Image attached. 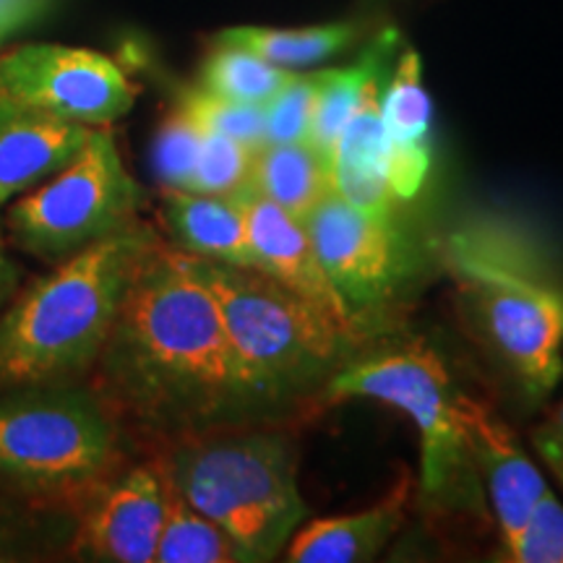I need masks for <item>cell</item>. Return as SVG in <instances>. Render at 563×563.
I'll use <instances>...</instances> for the list:
<instances>
[{"mask_svg":"<svg viewBox=\"0 0 563 563\" xmlns=\"http://www.w3.org/2000/svg\"><path fill=\"white\" fill-rule=\"evenodd\" d=\"M87 382L129 439L154 449L258 420L220 308L186 253L162 238L141 262Z\"/></svg>","mask_w":563,"mask_h":563,"instance_id":"6da1fadb","label":"cell"},{"mask_svg":"<svg viewBox=\"0 0 563 563\" xmlns=\"http://www.w3.org/2000/svg\"><path fill=\"white\" fill-rule=\"evenodd\" d=\"M157 230L133 222L87 245L0 311V389L87 382Z\"/></svg>","mask_w":563,"mask_h":563,"instance_id":"7a4b0ae2","label":"cell"},{"mask_svg":"<svg viewBox=\"0 0 563 563\" xmlns=\"http://www.w3.org/2000/svg\"><path fill=\"white\" fill-rule=\"evenodd\" d=\"M220 308L258 420H282L323 389L363 352V329L347 323L269 274L186 256Z\"/></svg>","mask_w":563,"mask_h":563,"instance_id":"3957f363","label":"cell"},{"mask_svg":"<svg viewBox=\"0 0 563 563\" xmlns=\"http://www.w3.org/2000/svg\"><path fill=\"white\" fill-rule=\"evenodd\" d=\"M441 264L527 399L563 376V282L540 245L511 224L464 222L441 241Z\"/></svg>","mask_w":563,"mask_h":563,"instance_id":"277c9868","label":"cell"},{"mask_svg":"<svg viewBox=\"0 0 563 563\" xmlns=\"http://www.w3.org/2000/svg\"><path fill=\"white\" fill-rule=\"evenodd\" d=\"M277 422H235L154 452L167 481L230 534L245 563L285 553L308 514L298 485V449Z\"/></svg>","mask_w":563,"mask_h":563,"instance_id":"5b68a950","label":"cell"},{"mask_svg":"<svg viewBox=\"0 0 563 563\" xmlns=\"http://www.w3.org/2000/svg\"><path fill=\"white\" fill-rule=\"evenodd\" d=\"M129 433L89 382L0 389V493L74 511L129 462Z\"/></svg>","mask_w":563,"mask_h":563,"instance_id":"8992f818","label":"cell"},{"mask_svg":"<svg viewBox=\"0 0 563 563\" xmlns=\"http://www.w3.org/2000/svg\"><path fill=\"white\" fill-rule=\"evenodd\" d=\"M378 399L402 410L420 433V501L433 514L483 509V485L454 412L456 389L426 344L361 352L323 389L327 402Z\"/></svg>","mask_w":563,"mask_h":563,"instance_id":"52a82bcc","label":"cell"},{"mask_svg":"<svg viewBox=\"0 0 563 563\" xmlns=\"http://www.w3.org/2000/svg\"><path fill=\"white\" fill-rule=\"evenodd\" d=\"M144 201L146 191L125 167L110 125H97L58 173L5 207L0 228L13 249L60 264L139 222Z\"/></svg>","mask_w":563,"mask_h":563,"instance_id":"ba28073f","label":"cell"},{"mask_svg":"<svg viewBox=\"0 0 563 563\" xmlns=\"http://www.w3.org/2000/svg\"><path fill=\"white\" fill-rule=\"evenodd\" d=\"M0 97L97 129L121 121L136 102V89L108 55L34 42L0 53Z\"/></svg>","mask_w":563,"mask_h":563,"instance_id":"9c48e42d","label":"cell"},{"mask_svg":"<svg viewBox=\"0 0 563 563\" xmlns=\"http://www.w3.org/2000/svg\"><path fill=\"white\" fill-rule=\"evenodd\" d=\"M306 230L329 282L357 321L391 300L410 274L402 224L373 220L334 191L308 217Z\"/></svg>","mask_w":563,"mask_h":563,"instance_id":"30bf717a","label":"cell"},{"mask_svg":"<svg viewBox=\"0 0 563 563\" xmlns=\"http://www.w3.org/2000/svg\"><path fill=\"white\" fill-rule=\"evenodd\" d=\"M70 553L104 563H152L165 519V473L157 456L123 462L70 511Z\"/></svg>","mask_w":563,"mask_h":563,"instance_id":"8fae6325","label":"cell"},{"mask_svg":"<svg viewBox=\"0 0 563 563\" xmlns=\"http://www.w3.org/2000/svg\"><path fill=\"white\" fill-rule=\"evenodd\" d=\"M454 412L475 473L488 493L504 551L514 543L548 485L511 428L488 405L456 391Z\"/></svg>","mask_w":563,"mask_h":563,"instance_id":"7c38bea8","label":"cell"},{"mask_svg":"<svg viewBox=\"0 0 563 563\" xmlns=\"http://www.w3.org/2000/svg\"><path fill=\"white\" fill-rule=\"evenodd\" d=\"M235 199L241 201L245 217L253 269L269 274L272 279L282 282L292 292H298L300 298L311 300L313 306L323 308L336 319L361 327V321L352 316L347 302L342 300V295L334 290L327 272H323L306 222L295 220L285 209L264 199L253 188L238 191Z\"/></svg>","mask_w":563,"mask_h":563,"instance_id":"4fadbf2b","label":"cell"},{"mask_svg":"<svg viewBox=\"0 0 563 563\" xmlns=\"http://www.w3.org/2000/svg\"><path fill=\"white\" fill-rule=\"evenodd\" d=\"M382 125L386 136V175L397 201H412L428 178L433 159V102L422 87V63L415 51L399 58L384 84Z\"/></svg>","mask_w":563,"mask_h":563,"instance_id":"5bb4252c","label":"cell"},{"mask_svg":"<svg viewBox=\"0 0 563 563\" xmlns=\"http://www.w3.org/2000/svg\"><path fill=\"white\" fill-rule=\"evenodd\" d=\"M89 133V125L60 121L0 97V220L16 196L58 173Z\"/></svg>","mask_w":563,"mask_h":563,"instance_id":"9a60e30c","label":"cell"},{"mask_svg":"<svg viewBox=\"0 0 563 563\" xmlns=\"http://www.w3.org/2000/svg\"><path fill=\"white\" fill-rule=\"evenodd\" d=\"M386 76L371 81L361 104L352 112L332 150L334 194L350 207L365 211L373 220H397V196L391 194L386 175V136L382 125V89Z\"/></svg>","mask_w":563,"mask_h":563,"instance_id":"2e32d148","label":"cell"},{"mask_svg":"<svg viewBox=\"0 0 563 563\" xmlns=\"http://www.w3.org/2000/svg\"><path fill=\"white\" fill-rule=\"evenodd\" d=\"M410 475H399L382 501L357 514L327 517L298 527L282 559L292 563H363L373 561L389 545L405 522L410 501Z\"/></svg>","mask_w":563,"mask_h":563,"instance_id":"e0dca14e","label":"cell"},{"mask_svg":"<svg viewBox=\"0 0 563 563\" xmlns=\"http://www.w3.org/2000/svg\"><path fill=\"white\" fill-rule=\"evenodd\" d=\"M162 222L173 249L194 258L253 269L245 217L235 196L162 188Z\"/></svg>","mask_w":563,"mask_h":563,"instance_id":"ac0fdd59","label":"cell"},{"mask_svg":"<svg viewBox=\"0 0 563 563\" xmlns=\"http://www.w3.org/2000/svg\"><path fill=\"white\" fill-rule=\"evenodd\" d=\"M249 188L306 222L334 191L332 162L308 141L266 144L253 152Z\"/></svg>","mask_w":563,"mask_h":563,"instance_id":"d6986e66","label":"cell"},{"mask_svg":"<svg viewBox=\"0 0 563 563\" xmlns=\"http://www.w3.org/2000/svg\"><path fill=\"white\" fill-rule=\"evenodd\" d=\"M397 32L386 30L365 47L361 58L347 68L319 70V87H316V102L311 115V131L308 144L323 152L332 162V150L352 112L361 104L365 89L373 79L386 76L394 47H397Z\"/></svg>","mask_w":563,"mask_h":563,"instance_id":"ffe728a7","label":"cell"},{"mask_svg":"<svg viewBox=\"0 0 563 563\" xmlns=\"http://www.w3.org/2000/svg\"><path fill=\"white\" fill-rule=\"evenodd\" d=\"M357 37V24L334 21V24L306 26V30H269V26H230L217 34L220 42L245 47L264 60L282 68H302L321 63L347 51Z\"/></svg>","mask_w":563,"mask_h":563,"instance_id":"44dd1931","label":"cell"},{"mask_svg":"<svg viewBox=\"0 0 563 563\" xmlns=\"http://www.w3.org/2000/svg\"><path fill=\"white\" fill-rule=\"evenodd\" d=\"M157 563H245L241 548L214 525L207 514H201L183 498V493L165 475V519L157 553Z\"/></svg>","mask_w":563,"mask_h":563,"instance_id":"7402d4cb","label":"cell"},{"mask_svg":"<svg viewBox=\"0 0 563 563\" xmlns=\"http://www.w3.org/2000/svg\"><path fill=\"white\" fill-rule=\"evenodd\" d=\"M292 76L290 68L264 60L262 55L245 51V47L214 40V47L201 63L199 87L224 97V100L266 104Z\"/></svg>","mask_w":563,"mask_h":563,"instance_id":"603a6c76","label":"cell"},{"mask_svg":"<svg viewBox=\"0 0 563 563\" xmlns=\"http://www.w3.org/2000/svg\"><path fill=\"white\" fill-rule=\"evenodd\" d=\"M178 108L186 112L201 131L222 133L249 150L266 146V112L264 104H245L235 100H224L220 95H211L209 89L186 87L178 91Z\"/></svg>","mask_w":563,"mask_h":563,"instance_id":"cb8c5ba5","label":"cell"},{"mask_svg":"<svg viewBox=\"0 0 563 563\" xmlns=\"http://www.w3.org/2000/svg\"><path fill=\"white\" fill-rule=\"evenodd\" d=\"M201 136L203 131L178 104L173 112H167L152 144V167L162 188H180V191L191 188Z\"/></svg>","mask_w":563,"mask_h":563,"instance_id":"d4e9b609","label":"cell"},{"mask_svg":"<svg viewBox=\"0 0 563 563\" xmlns=\"http://www.w3.org/2000/svg\"><path fill=\"white\" fill-rule=\"evenodd\" d=\"M253 150L222 133L203 131L199 159L188 191L235 196L251 183Z\"/></svg>","mask_w":563,"mask_h":563,"instance_id":"484cf974","label":"cell"},{"mask_svg":"<svg viewBox=\"0 0 563 563\" xmlns=\"http://www.w3.org/2000/svg\"><path fill=\"white\" fill-rule=\"evenodd\" d=\"M501 553L514 563H563V506L551 490L538 498L522 530Z\"/></svg>","mask_w":563,"mask_h":563,"instance_id":"4316f807","label":"cell"},{"mask_svg":"<svg viewBox=\"0 0 563 563\" xmlns=\"http://www.w3.org/2000/svg\"><path fill=\"white\" fill-rule=\"evenodd\" d=\"M316 87L319 74H295L269 102L266 112V144H292V141H308L311 131V115L316 102Z\"/></svg>","mask_w":563,"mask_h":563,"instance_id":"83f0119b","label":"cell"},{"mask_svg":"<svg viewBox=\"0 0 563 563\" xmlns=\"http://www.w3.org/2000/svg\"><path fill=\"white\" fill-rule=\"evenodd\" d=\"M58 3L60 0H0V47L42 24Z\"/></svg>","mask_w":563,"mask_h":563,"instance_id":"f1b7e54d","label":"cell"},{"mask_svg":"<svg viewBox=\"0 0 563 563\" xmlns=\"http://www.w3.org/2000/svg\"><path fill=\"white\" fill-rule=\"evenodd\" d=\"M532 446L543 456L555 481L563 488V402L555 405L545 420L532 431Z\"/></svg>","mask_w":563,"mask_h":563,"instance_id":"f546056e","label":"cell"},{"mask_svg":"<svg viewBox=\"0 0 563 563\" xmlns=\"http://www.w3.org/2000/svg\"><path fill=\"white\" fill-rule=\"evenodd\" d=\"M21 287V266L13 262L11 253L5 251V241L0 235V311L9 306L13 295L19 292Z\"/></svg>","mask_w":563,"mask_h":563,"instance_id":"4dcf8cb0","label":"cell"},{"mask_svg":"<svg viewBox=\"0 0 563 563\" xmlns=\"http://www.w3.org/2000/svg\"><path fill=\"white\" fill-rule=\"evenodd\" d=\"M32 532H26L24 527H16L11 522H0V561H16L24 559V553L32 545H26L24 540H30Z\"/></svg>","mask_w":563,"mask_h":563,"instance_id":"1f68e13d","label":"cell"}]
</instances>
